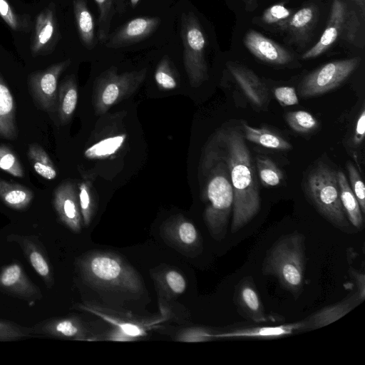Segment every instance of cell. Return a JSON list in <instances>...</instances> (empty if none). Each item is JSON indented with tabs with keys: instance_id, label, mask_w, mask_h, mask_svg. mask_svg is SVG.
Instances as JSON below:
<instances>
[{
	"instance_id": "44dd1931",
	"label": "cell",
	"mask_w": 365,
	"mask_h": 365,
	"mask_svg": "<svg viewBox=\"0 0 365 365\" xmlns=\"http://www.w3.org/2000/svg\"><path fill=\"white\" fill-rule=\"evenodd\" d=\"M305 329V322L279 326L252 327L235 329L229 331L213 334L216 338H274L292 334Z\"/></svg>"
},
{
	"instance_id": "9c48e42d",
	"label": "cell",
	"mask_w": 365,
	"mask_h": 365,
	"mask_svg": "<svg viewBox=\"0 0 365 365\" xmlns=\"http://www.w3.org/2000/svg\"><path fill=\"white\" fill-rule=\"evenodd\" d=\"M361 61L359 57L329 62L307 74L299 85V93L302 97L322 95L344 82L357 68Z\"/></svg>"
},
{
	"instance_id": "3957f363",
	"label": "cell",
	"mask_w": 365,
	"mask_h": 365,
	"mask_svg": "<svg viewBox=\"0 0 365 365\" xmlns=\"http://www.w3.org/2000/svg\"><path fill=\"white\" fill-rule=\"evenodd\" d=\"M78 267L83 279L96 287L133 293L143 288L135 270L114 253H89L79 259Z\"/></svg>"
},
{
	"instance_id": "30bf717a",
	"label": "cell",
	"mask_w": 365,
	"mask_h": 365,
	"mask_svg": "<svg viewBox=\"0 0 365 365\" xmlns=\"http://www.w3.org/2000/svg\"><path fill=\"white\" fill-rule=\"evenodd\" d=\"M66 60L52 65L47 69L31 73L28 85L34 101L47 113H53L58 108V81L61 74L70 65Z\"/></svg>"
},
{
	"instance_id": "bcb514c9",
	"label": "cell",
	"mask_w": 365,
	"mask_h": 365,
	"mask_svg": "<svg viewBox=\"0 0 365 365\" xmlns=\"http://www.w3.org/2000/svg\"><path fill=\"white\" fill-rule=\"evenodd\" d=\"M242 1L246 10L252 11L257 7L259 0H242Z\"/></svg>"
},
{
	"instance_id": "4316f807",
	"label": "cell",
	"mask_w": 365,
	"mask_h": 365,
	"mask_svg": "<svg viewBox=\"0 0 365 365\" xmlns=\"http://www.w3.org/2000/svg\"><path fill=\"white\" fill-rule=\"evenodd\" d=\"M33 192L24 185L0 178V200L9 207L23 210L34 199Z\"/></svg>"
},
{
	"instance_id": "2e32d148",
	"label": "cell",
	"mask_w": 365,
	"mask_h": 365,
	"mask_svg": "<svg viewBox=\"0 0 365 365\" xmlns=\"http://www.w3.org/2000/svg\"><path fill=\"white\" fill-rule=\"evenodd\" d=\"M78 309H83L101 317L115 328L110 334V339L114 341H130L146 335V327L143 323L133 321L128 315H120L113 311L101 309L89 304L78 305Z\"/></svg>"
},
{
	"instance_id": "ba28073f",
	"label": "cell",
	"mask_w": 365,
	"mask_h": 365,
	"mask_svg": "<svg viewBox=\"0 0 365 365\" xmlns=\"http://www.w3.org/2000/svg\"><path fill=\"white\" fill-rule=\"evenodd\" d=\"M180 34L185 70L190 86L197 88L208 79L206 39L198 19L192 11L182 14Z\"/></svg>"
},
{
	"instance_id": "cb8c5ba5",
	"label": "cell",
	"mask_w": 365,
	"mask_h": 365,
	"mask_svg": "<svg viewBox=\"0 0 365 365\" xmlns=\"http://www.w3.org/2000/svg\"><path fill=\"white\" fill-rule=\"evenodd\" d=\"M73 13L76 26L82 44L88 50H92L96 46L95 23L85 0L73 1Z\"/></svg>"
},
{
	"instance_id": "5bb4252c",
	"label": "cell",
	"mask_w": 365,
	"mask_h": 365,
	"mask_svg": "<svg viewBox=\"0 0 365 365\" xmlns=\"http://www.w3.org/2000/svg\"><path fill=\"white\" fill-rule=\"evenodd\" d=\"M230 73L250 103L258 108L269 103L270 96L267 87L250 68L235 62L228 61Z\"/></svg>"
},
{
	"instance_id": "d6986e66",
	"label": "cell",
	"mask_w": 365,
	"mask_h": 365,
	"mask_svg": "<svg viewBox=\"0 0 365 365\" xmlns=\"http://www.w3.org/2000/svg\"><path fill=\"white\" fill-rule=\"evenodd\" d=\"M164 232L175 245L185 250L196 249L200 237L195 225L182 216L172 217L165 224Z\"/></svg>"
},
{
	"instance_id": "e0dca14e",
	"label": "cell",
	"mask_w": 365,
	"mask_h": 365,
	"mask_svg": "<svg viewBox=\"0 0 365 365\" xmlns=\"http://www.w3.org/2000/svg\"><path fill=\"white\" fill-rule=\"evenodd\" d=\"M32 332L56 338L92 340L91 334L75 317L52 318L36 324Z\"/></svg>"
},
{
	"instance_id": "7c38bea8",
	"label": "cell",
	"mask_w": 365,
	"mask_h": 365,
	"mask_svg": "<svg viewBox=\"0 0 365 365\" xmlns=\"http://www.w3.org/2000/svg\"><path fill=\"white\" fill-rule=\"evenodd\" d=\"M243 42L252 54L268 64L286 66L294 60L289 51L255 30L246 33Z\"/></svg>"
},
{
	"instance_id": "e575fe53",
	"label": "cell",
	"mask_w": 365,
	"mask_h": 365,
	"mask_svg": "<svg viewBox=\"0 0 365 365\" xmlns=\"http://www.w3.org/2000/svg\"><path fill=\"white\" fill-rule=\"evenodd\" d=\"M155 81L163 90L175 89L178 83V77L168 56H163L155 71Z\"/></svg>"
},
{
	"instance_id": "ee69618b",
	"label": "cell",
	"mask_w": 365,
	"mask_h": 365,
	"mask_svg": "<svg viewBox=\"0 0 365 365\" xmlns=\"http://www.w3.org/2000/svg\"><path fill=\"white\" fill-rule=\"evenodd\" d=\"M365 133V110L362 108L361 112L357 119L355 133L354 136V142L356 145H360L364 138Z\"/></svg>"
},
{
	"instance_id": "8d00e7d4",
	"label": "cell",
	"mask_w": 365,
	"mask_h": 365,
	"mask_svg": "<svg viewBox=\"0 0 365 365\" xmlns=\"http://www.w3.org/2000/svg\"><path fill=\"white\" fill-rule=\"evenodd\" d=\"M285 119L293 130L302 134L309 133L319 126L314 116L305 110L289 112L286 114Z\"/></svg>"
},
{
	"instance_id": "f35d334b",
	"label": "cell",
	"mask_w": 365,
	"mask_h": 365,
	"mask_svg": "<svg viewBox=\"0 0 365 365\" xmlns=\"http://www.w3.org/2000/svg\"><path fill=\"white\" fill-rule=\"evenodd\" d=\"M32 332L14 322L0 319V342L13 341L28 336Z\"/></svg>"
},
{
	"instance_id": "7402d4cb",
	"label": "cell",
	"mask_w": 365,
	"mask_h": 365,
	"mask_svg": "<svg viewBox=\"0 0 365 365\" xmlns=\"http://www.w3.org/2000/svg\"><path fill=\"white\" fill-rule=\"evenodd\" d=\"M317 15L314 5H307L294 12L285 29L290 41L297 43L306 41L317 24Z\"/></svg>"
},
{
	"instance_id": "8992f818",
	"label": "cell",
	"mask_w": 365,
	"mask_h": 365,
	"mask_svg": "<svg viewBox=\"0 0 365 365\" xmlns=\"http://www.w3.org/2000/svg\"><path fill=\"white\" fill-rule=\"evenodd\" d=\"M147 68L119 73L115 66L102 72L95 80L92 104L97 115L132 96L146 78Z\"/></svg>"
},
{
	"instance_id": "6da1fadb",
	"label": "cell",
	"mask_w": 365,
	"mask_h": 365,
	"mask_svg": "<svg viewBox=\"0 0 365 365\" xmlns=\"http://www.w3.org/2000/svg\"><path fill=\"white\" fill-rule=\"evenodd\" d=\"M215 141L230 172L234 196L231 232L234 233L259 212L258 178L242 130L234 126L223 128L216 134Z\"/></svg>"
},
{
	"instance_id": "4dcf8cb0",
	"label": "cell",
	"mask_w": 365,
	"mask_h": 365,
	"mask_svg": "<svg viewBox=\"0 0 365 365\" xmlns=\"http://www.w3.org/2000/svg\"><path fill=\"white\" fill-rule=\"evenodd\" d=\"M28 159L37 174L46 180H53L57 175L56 167L46 151L38 144H30Z\"/></svg>"
},
{
	"instance_id": "60d3db41",
	"label": "cell",
	"mask_w": 365,
	"mask_h": 365,
	"mask_svg": "<svg viewBox=\"0 0 365 365\" xmlns=\"http://www.w3.org/2000/svg\"><path fill=\"white\" fill-rule=\"evenodd\" d=\"M163 285L173 294L183 293L186 289V281L183 276L175 270L167 271L163 277Z\"/></svg>"
},
{
	"instance_id": "1f68e13d",
	"label": "cell",
	"mask_w": 365,
	"mask_h": 365,
	"mask_svg": "<svg viewBox=\"0 0 365 365\" xmlns=\"http://www.w3.org/2000/svg\"><path fill=\"white\" fill-rule=\"evenodd\" d=\"M78 197L83 222L88 226L97 207L95 190L91 180H82L78 186Z\"/></svg>"
},
{
	"instance_id": "83f0119b",
	"label": "cell",
	"mask_w": 365,
	"mask_h": 365,
	"mask_svg": "<svg viewBox=\"0 0 365 365\" xmlns=\"http://www.w3.org/2000/svg\"><path fill=\"white\" fill-rule=\"evenodd\" d=\"M242 133L247 140L264 148L287 150L292 148V145L280 135L264 128H253L243 122Z\"/></svg>"
},
{
	"instance_id": "4fadbf2b",
	"label": "cell",
	"mask_w": 365,
	"mask_h": 365,
	"mask_svg": "<svg viewBox=\"0 0 365 365\" xmlns=\"http://www.w3.org/2000/svg\"><path fill=\"white\" fill-rule=\"evenodd\" d=\"M160 24V19L158 16L133 19L108 37L106 46L120 48L141 41L154 33Z\"/></svg>"
},
{
	"instance_id": "d4e9b609",
	"label": "cell",
	"mask_w": 365,
	"mask_h": 365,
	"mask_svg": "<svg viewBox=\"0 0 365 365\" xmlns=\"http://www.w3.org/2000/svg\"><path fill=\"white\" fill-rule=\"evenodd\" d=\"M359 300L356 293L349 299L319 310L309 318L308 322H305V328L316 329L329 325L349 312Z\"/></svg>"
},
{
	"instance_id": "7bdbcfd3",
	"label": "cell",
	"mask_w": 365,
	"mask_h": 365,
	"mask_svg": "<svg viewBox=\"0 0 365 365\" xmlns=\"http://www.w3.org/2000/svg\"><path fill=\"white\" fill-rule=\"evenodd\" d=\"M0 16L12 29H19L17 17L6 0H0Z\"/></svg>"
},
{
	"instance_id": "52a82bcc",
	"label": "cell",
	"mask_w": 365,
	"mask_h": 365,
	"mask_svg": "<svg viewBox=\"0 0 365 365\" xmlns=\"http://www.w3.org/2000/svg\"><path fill=\"white\" fill-rule=\"evenodd\" d=\"M361 23L357 13L343 0H334L327 25L319 40L302 56L314 58L325 53L339 41L355 44Z\"/></svg>"
},
{
	"instance_id": "f546056e",
	"label": "cell",
	"mask_w": 365,
	"mask_h": 365,
	"mask_svg": "<svg viewBox=\"0 0 365 365\" xmlns=\"http://www.w3.org/2000/svg\"><path fill=\"white\" fill-rule=\"evenodd\" d=\"M55 29L56 22L52 9H48L38 16L31 47L34 53L39 52L51 40Z\"/></svg>"
},
{
	"instance_id": "74e56055",
	"label": "cell",
	"mask_w": 365,
	"mask_h": 365,
	"mask_svg": "<svg viewBox=\"0 0 365 365\" xmlns=\"http://www.w3.org/2000/svg\"><path fill=\"white\" fill-rule=\"evenodd\" d=\"M0 169L9 174L23 178L24 170L18 157L9 147L0 145Z\"/></svg>"
},
{
	"instance_id": "b9f144b4",
	"label": "cell",
	"mask_w": 365,
	"mask_h": 365,
	"mask_svg": "<svg viewBox=\"0 0 365 365\" xmlns=\"http://www.w3.org/2000/svg\"><path fill=\"white\" fill-rule=\"evenodd\" d=\"M274 95L277 101L283 106L299 103L298 97L294 87L280 86L274 89Z\"/></svg>"
},
{
	"instance_id": "603a6c76",
	"label": "cell",
	"mask_w": 365,
	"mask_h": 365,
	"mask_svg": "<svg viewBox=\"0 0 365 365\" xmlns=\"http://www.w3.org/2000/svg\"><path fill=\"white\" fill-rule=\"evenodd\" d=\"M237 302L252 320L257 322L267 321L260 298L250 279L241 282L237 292Z\"/></svg>"
},
{
	"instance_id": "c3c4849f",
	"label": "cell",
	"mask_w": 365,
	"mask_h": 365,
	"mask_svg": "<svg viewBox=\"0 0 365 365\" xmlns=\"http://www.w3.org/2000/svg\"><path fill=\"white\" fill-rule=\"evenodd\" d=\"M140 0H130L132 8H135Z\"/></svg>"
},
{
	"instance_id": "d590c367",
	"label": "cell",
	"mask_w": 365,
	"mask_h": 365,
	"mask_svg": "<svg viewBox=\"0 0 365 365\" xmlns=\"http://www.w3.org/2000/svg\"><path fill=\"white\" fill-rule=\"evenodd\" d=\"M99 10L97 39L106 42L109 37V31L115 14V0H94Z\"/></svg>"
},
{
	"instance_id": "484cf974",
	"label": "cell",
	"mask_w": 365,
	"mask_h": 365,
	"mask_svg": "<svg viewBox=\"0 0 365 365\" xmlns=\"http://www.w3.org/2000/svg\"><path fill=\"white\" fill-rule=\"evenodd\" d=\"M78 86L73 75L68 76L58 91V112L61 124L68 123L73 117L78 103Z\"/></svg>"
},
{
	"instance_id": "ffe728a7",
	"label": "cell",
	"mask_w": 365,
	"mask_h": 365,
	"mask_svg": "<svg viewBox=\"0 0 365 365\" xmlns=\"http://www.w3.org/2000/svg\"><path fill=\"white\" fill-rule=\"evenodd\" d=\"M18 134L14 98L0 73V138L15 140Z\"/></svg>"
},
{
	"instance_id": "7dc6e473",
	"label": "cell",
	"mask_w": 365,
	"mask_h": 365,
	"mask_svg": "<svg viewBox=\"0 0 365 365\" xmlns=\"http://www.w3.org/2000/svg\"><path fill=\"white\" fill-rule=\"evenodd\" d=\"M353 2L360 10L362 18H364L365 14V0H350Z\"/></svg>"
},
{
	"instance_id": "836d02e7",
	"label": "cell",
	"mask_w": 365,
	"mask_h": 365,
	"mask_svg": "<svg viewBox=\"0 0 365 365\" xmlns=\"http://www.w3.org/2000/svg\"><path fill=\"white\" fill-rule=\"evenodd\" d=\"M284 1L267 8L261 16L263 24L279 31H285L287 23L294 13L285 6Z\"/></svg>"
},
{
	"instance_id": "f6af8a7d",
	"label": "cell",
	"mask_w": 365,
	"mask_h": 365,
	"mask_svg": "<svg viewBox=\"0 0 365 365\" xmlns=\"http://www.w3.org/2000/svg\"><path fill=\"white\" fill-rule=\"evenodd\" d=\"M350 274L355 279L358 288V295L361 301L365 298V277L364 274L350 268Z\"/></svg>"
},
{
	"instance_id": "7a4b0ae2",
	"label": "cell",
	"mask_w": 365,
	"mask_h": 365,
	"mask_svg": "<svg viewBox=\"0 0 365 365\" xmlns=\"http://www.w3.org/2000/svg\"><path fill=\"white\" fill-rule=\"evenodd\" d=\"M214 145L205 156L202 197L205 222L211 235L219 240L225 236L234 196L227 165L215 141Z\"/></svg>"
},
{
	"instance_id": "277c9868",
	"label": "cell",
	"mask_w": 365,
	"mask_h": 365,
	"mask_svg": "<svg viewBox=\"0 0 365 365\" xmlns=\"http://www.w3.org/2000/svg\"><path fill=\"white\" fill-rule=\"evenodd\" d=\"M304 264V238L294 232L283 237L269 250L264 272L275 276L284 288L298 295L303 287Z\"/></svg>"
},
{
	"instance_id": "8fae6325",
	"label": "cell",
	"mask_w": 365,
	"mask_h": 365,
	"mask_svg": "<svg viewBox=\"0 0 365 365\" xmlns=\"http://www.w3.org/2000/svg\"><path fill=\"white\" fill-rule=\"evenodd\" d=\"M53 203L61 222L73 232H79L83 220L75 184L71 181L61 183L53 192Z\"/></svg>"
},
{
	"instance_id": "ab89813d",
	"label": "cell",
	"mask_w": 365,
	"mask_h": 365,
	"mask_svg": "<svg viewBox=\"0 0 365 365\" xmlns=\"http://www.w3.org/2000/svg\"><path fill=\"white\" fill-rule=\"evenodd\" d=\"M346 169L349 173L350 187L359 204L361 212L365 213V189L363 180L356 167L351 161H347Z\"/></svg>"
},
{
	"instance_id": "d6a6232c",
	"label": "cell",
	"mask_w": 365,
	"mask_h": 365,
	"mask_svg": "<svg viewBox=\"0 0 365 365\" xmlns=\"http://www.w3.org/2000/svg\"><path fill=\"white\" fill-rule=\"evenodd\" d=\"M257 170L262 184L265 187L279 185L284 179L281 170L270 158L259 155L256 158Z\"/></svg>"
},
{
	"instance_id": "ac0fdd59",
	"label": "cell",
	"mask_w": 365,
	"mask_h": 365,
	"mask_svg": "<svg viewBox=\"0 0 365 365\" xmlns=\"http://www.w3.org/2000/svg\"><path fill=\"white\" fill-rule=\"evenodd\" d=\"M7 240L19 245L33 269L42 278L46 286L51 288L54 284L52 269L37 240L31 236L13 234L7 237Z\"/></svg>"
},
{
	"instance_id": "9a60e30c",
	"label": "cell",
	"mask_w": 365,
	"mask_h": 365,
	"mask_svg": "<svg viewBox=\"0 0 365 365\" xmlns=\"http://www.w3.org/2000/svg\"><path fill=\"white\" fill-rule=\"evenodd\" d=\"M0 290L27 301L42 298L41 290L31 282L22 267L16 262L1 270Z\"/></svg>"
},
{
	"instance_id": "5b68a950",
	"label": "cell",
	"mask_w": 365,
	"mask_h": 365,
	"mask_svg": "<svg viewBox=\"0 0 365 365\" xmlns=\"http://www.w3.org/2000/svg\"><path fill=\"white\" fill-rule=\"evenodd\" d=\"M305 190L318 211L329 222L341 228L348 226L335 170L324 163H318L307 175Z\"/></svg>"
},
{
	"instance_id": "f1b7e54d",
	"label": "cell",
	"mask_w": 365,
	"mask_h": 365,
	"mask_svg": "<svg viewBox=\"0 0 365 365\" xmlns=\"http://www.w3.org/2000/svg\"><path fill=\"white\" fill-rule=\"evenodd\" d=\"M337 178L340 200L344 212H346L350 222L355 227L359 229L363 225V213L358 200L348 183L345 174L339 171L337 172Z\"/></svg>"
}]
</instances>
